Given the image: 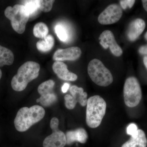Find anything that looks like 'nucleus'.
Listing matches in <instances>:
<instances>
[{
	"mask_svg": "<svg viewBox=\"0 0 147 147\" xmlns=\"http://www.w3.org/2000/svg\"><path fill=\"white\" fill-rule=\"evenodd\" d=\"M33 32L36 37L43 38L48 34L49 30L46 24L42 22H39L35 25Z\"/></svg>",
	"mask_w": 147,
	"mask_h": 147,
	"instance_id": "nucleus-19",
	"label": "nucleus"
},
{
	"mask_svg": "<svg viewBox=\"0 0 147 147\" xmlns=\"http://www.w3.org/2000/svg\"><path fill=\"white\" fill-rule=\"evenodd\" d=\"M144 63L146 68L147 69V57H145L144 58Z\"/></svg>",
	"mask_w": 147,
	"mask_h": 147,
	"instance_id": "nucleus-28",
	"label": "nucleus"
},
{
	"mask_svg": "<svg viewBox=\"0 0 147 147\" xmlns=\"http://www.w3.org/2000/svg\"><path fill=\"white\" fill-rule=\"evenodd\" d=\"M82 50L79 47H72L65 49H59L55 52L53 59L55 61H75L80 57Z\"/></svg>",
	"mask_w": 147,
	"mask_h": 147,
	"instance_id": "nucleus-12",
	"label": "nucleus"
},
{
	"mask_svg": "<svg viewBox=\"0 0 147 147\" xmlns=\"http://www.w3.org/2000/svg\"><path fill=\"white\" fill-rule=\"evenodd\" d=\"M2 76V72L1 70L0 69V80Z\"/></svg>",
	"mask_w": 147,
	"mask_h": 147,
	"instance_id": "nucleus-29",
	"label": "nucleus"
},
{
	"mask_svg": "<svg viewBox=\"0 0 147 147\" xmlns=\"http://www.w3.org/2000/svg\"><path fill=\"white\" fill-rule=\"evenodd\" d=\"M86 121L87 125L95 128L100 125L106 112V102L100 96L95 95L88 99Z\"/></svg>",
	"mask_w": 147,
	"mask_h": 147,
	"instance_id": "nucleus-3",
	"label": "nucleus"
},
{
	"mask_svg": "<svg viewBox=\"0 0 147 147\" xmlns=\"http://www.w3.org/2000/svg\"><path fill=\"white\" fill-rule=\"evenodd\" d=\"M59 121L53 117L50 121V126L53 133L47 136L43 142V147H64L66 144V138L63 132L59 129Z\"/></svg>",
	"mask_w": 147,
	"mask_h": 147,
	"instance_id": "nucleus-7",
	"label": "nucleus"
},
{
	"mask_svg": "<svg viewBox=\"0 0 147 147\" xmlns=\"http://www.w3.org/2000/svg\"><path fill=\"white\" fill-rule=\"evenodd\" d=\"M69 91L71 96L66 94L64 97L65 107L67 108L72 110L75 108L77 102H79L83 107L87 105L88 94L86 92H84L83 88L72 86Z\"/></svg>",
	"mask_w": 147,
	"mask_h": 147,
	"instance_id": "nucleus-9",
	"label": "nucleus"
},
{
	"mask_svg": "<svg viewBox=\"0 0 147 147\" xmlns=\"http://www.w3.org/2000/svg\"><path fill=\"white\" fill-rule=\"evenodd\" d=\"M139 53L142 55H147V45L142 46L139 48Z\"/></svg>",
	"mask_w": 147,
	"mask_h": 147,
	"instance_id": "nucleus-25",
	"label": "nucleus"
},
{
	"mask_svg": "<svg viewBox=\"0 0 147 147\" xmlns=\"http://www.w3.org/2000/svg\"><path fill=\"white\" fill-rule=\"evenodd\" d=\"M25 1L24 6L28 11L30 16L33 15L39 9L38 0H31V1Z\"/></svg>",
	"mask_w": 147,
	"mask_h": 147,
	"instance_id": "nucleus-21",
	"label": "nucleus"
},
{
	"mask_svg": "<svg viewBox=\"0 0 147 147\" xmlns=\"http://www.w3.org/2000/svg\"><path fill=\"white\" fill-rule=\"evenodd\" d=\"M45 115V110L39 105H34L30 108L23 107L17 113L14 121V126L20 132L27 131L32 125L42 120Z\"/></svg>",
	"mask_w": 147,
	"mask_h": 147,
	"instance_id": "nucleus-1",
	"label": "nucleus"
},
{
	"mask_svg": "<svg viewBox=\"0 0 147 147\" xmlns=\"http://www.w3.org/2000/svg\"><path fill=\"white\" fill-rule=\"evenodd\" d=\"M69 86H70V85L68 83H64L61 88L62 91L64 93L66 92L68 90L69 88Z\"/></svg>",
	"mask_w": 147,
	"mask_h": 147,
	"instance_id": "nucleus-26",
	"label": "nucleus"
},
{
	"mask_svg": "<svg viewBox=\"0 0 147 147\" xmlns=\"http://www.w3.org/2000/svg\"><path fill=\"white\" fill-rule=\"evenodd\" d=\"M147 145V139L145 132L142 129H139L137 137H131L121 147H146Z\"/></svg>",
	"mask_w": 147,
	"mask_h": 147,
	"instance_id": "nucleus-16",
	"label": "nucleus"
},
{
	"mask_svg": "<svg viewBox=\"0 0 147 147\" xmlns=\"http://www.w3.org/2000/svg\"><path fill=\"white\" fill-rule=\"evenodd\" d=\"M146 23L143 19L137 18L129 24L127 31V36L130 41L136 40L144 32Z\"/></svg>",
	"mask_w": 147,
	"mask_h": 147,
	"instance_id": "nucleus-14",
	"label": "nucleus"
},
{
	"mask_svg": "<svg viewBox=\"0 0 147 147\" xmlns=\"http://www.w3.org/2000/svg\"><path fill=\"white\" fill-rule=\"evenodd\" d=\"M40 69V65L35 62L28 61L23 64L11 80L12 89L17 92L24 90L29 83L37 78Z\"/></svg>",
	"mask_w": 147,
	"mask_h": 147,
	"instance_id": "nucleus-2",
	"label": "nucleus"
},
{
	"mask_svg": "<svg viewBox=\"0 0 147 147\" xmlns=\"http://www.w3.org/2000/svg\"><path fill=\"white\" fill-rule=\"evenodd\" d=\"M138 129L137 125L134 123H130L127 128V133L131 137H137L138 134Z\"/></svg>",
	"mask_w": 147,
	"mask_h": 147,
	"instance_id": "nucleus-23",
	"label": "nucleus"
},
{
	"mask_svg": "<svg viewBox=\"0 0 147 147\" xmlns=\"http://www.w3.org/2000/svg\"><path fill=\"white\" fill-rule=\"evenodd\" d=\"M122 14V9L120 6L113 4L107 7L100 13L98 21L102 25H111L117 22L121 18Z\"/></svg>",
	"mask_w": 147,
	"mask_h": 147,
	"instance_id": "nucleus-10",
	"label": "nucleus"
},
{
	"mask_svg": "<svg viewBox=\"0 0 147 147\" xmlns=\"http://www.w3.org/2000/svg\"><path fill=\"white\" fill-rule=\"evenodd\" d=\"M43 38L44 40H39L36 42V46L39 51L45 53L52 50L55 45V39L54 37L50 34Z\"/></svg>",
	"mask_w": 147,
	"mask_h": 147,
	"instance_id": "nucleus-18",
	"label": "nucleus"
},
{
	"mask_svg": "<svg viewBox=\"0 0 147 147\" xmlns=\"http://www.w3.org/2000/svg\"><path fill=\"white\" fill-rule=\"evenodd\" d=\"M100 44L105 49L110 48V51L116 57H120L122 55L121 48L116 42L115 36L111 31L106 30L104 31L99 36Z\"/></svg>",
	"mask_w": 147,
	"mask_h": 147,
	"instance_id": "nucleus-11",
	"label": "nucleus"
},
{
	"mask_svg": "<svg viewBox=\"0 0 147 147\" xmlns=\"http://www.w3.org/2000/svg\"><path fill=\"white\" fill-rule=\"evenodd\" d=\"M55 32L61 41L66 42L68 39V32L65 27L63 25L61 24L56 25L55 27Z\"/></svg>",
	"mask_w": 147,
	"mask_h": 147,
	"instance_id": "nucleus-20",
	"label": "nucleus"
},
{
	"mask_svg": "<svg viewBox=\"0 0 147 147\" xmlns=\"http://www.w3.org/2000/svg\"><path fill=\"white\" fill-rule=\"evenodd\" d=\"M142 4H143V7L145 10L147 11V0H142Z\"/></svg>",
	"mask_w": 147,
	"mask_h": 147,
	"instance_id": "nucleus-27",
	"label": "nucleus"
},
{
	"mask_svg": "<svg viewBox=\"0 0 147 147\" xmlns=\"http://www.w3.org/2000/svg\"><path fill=\"white\" fill-rule=\"evenodd\" d=\"M123 96L127 107L133 108L139 104L142 98V92L137 78L131 76L127 79L124 85Z\"/></svg>",
	"mask_w": 147,
	"mask_h": 147,
	"instance_id": "nucleus-6",
	"label": "nucleus"
},
{
	"mask_svg": "<svg viewBox=\"0 0 147 147\" xmlns=\"http://www.w3.org/2000/svg\"><path fill=\"white\" fill-rule=\"evenodd\" d=\"M145 38L147 40V32L145 35Z\"/></svg>",
	"mask_w": 147,
	"mask_h": 147,
	"instance_id": "nucleus-30",
	"label": "nucleus"
},
{
	"mask_svg": "<svg viewBox=\"0 0 147 147\" xmlns=\"http://www.w3.org/2000/svg\"><path fill=\"white\" fill-rule=\"evenodd\" d=\"M134 0H121L120 1L121 6L123 9H125L127 7L131 8L135 3Z\"/></svg>",
	"mask_w": 147,
	"mask_h": 147,
	"instance_id": "nucleus-24",
	"label": "nucleus"
},
{
	"mask_svg": "<svg viewBox=\"0 0 147 147\" xmlns=\"http://www.w3.org/2000/svg\"><path fill=\"white\" fill-rule=\"evenodd\" d=\"M66 144H71L74 142L85 144L88 138V133L84 128H79L74 130L67 131L66 133Z\"/></svg>",
	"mask_w": 147,
	"mask_h": 147,
	"instance_id": "nucleus-15",
	"label": "nucleus"
},
{
	"mask_svg": "<svg viewBox=\"0 0 147 147\" xmlns=\"http://www.w3.org/2000/svg\"><path fill=\"white\" fill-rule=\"evenodd\" d=\"M4 13L11 21L13 30L19 34L24 33L30 17V13L26 7L19 4L15 5L13 7L8 6L5 9Z\"/></svg>",
	"mask_w": 147,
	"mask_h": 147,
	"instance_id": "nucleus-4",
	"label": "nucleus"
},
{
	"mask_svg": "<svg viewBox=\"0 0 147 147\" xmlns=\"http://www.w3.org/2000/svg\"><path fill=\"white\" fill-rule=\"evenodd\" d=\"M14 59V55L11 50L0 45V67L11 65Z\"/></svg>",
	"mask_w": 147,
	"mask_h": 147,
	"instance_id": "nucleus-17",
	"label": "nucleus"
},
{
	"mask_svg": "<svg viewBox=\"0 0 147 147\" xmlns=\"http://www.w3.org/2000/svg\"><path fill=\"white\" fill-rule=\"evenodd\" d=\"M55 82L49 80L43 82L38 88V92L40 97L36 99L37 102H40L42 106L48 107L53 105L57 99V95L53 91Z\"/></svg>",
	"mask_w": 147,
	"mask_h": 147,
	"instance_id": "nucleus-8",
	"label": "nucleus"
},
{
	"mask_svg": "<svg viewBox=\"0 0 147 147\" xmlns=\"http://www.w3.org/2000/svg\"><path fill=\"white\" fill-rule=\"evenodd\" d=\"M55 1L53 0H38L39 9L43 12H49L52 9Z\"/></svg>",
	"mask_w": 147,
	"mask_h": 147,
	"instance_id": "nucleus-22",
	"label": "nucleus"
},
{
	"mask_svg": "<svg viewBox=\"0 0 147 147\" xmlns=\"http://www.w3.org/2000/svg\"><path fill=\"white\" fill-rule=\"evenodd\" d=\"M53 69L58 77L64 81L74 82L78 78L76 74L69 71L67 65L63 62L55 61L53 63Z\"/></svg>",
	"mask_w": 147,
	"mask_h": 147,
	"instance_id": "nucleus-13",
	"label": "nucleus"
},
{
	"mask_svg": "<svg viewBox=\"0 0 147 147\" xmlns=\"http://www.w3.org/2000/svg\"><path fill=\"white\" fill-rule=\"evenodd\" d=\"M88 72L92 81L100 86H108L113 82L112 73L102 62L97 59H94L90 62Z\"/></svg>",
	"mask_w": 147,
	"mask_h": 147,
	"instance_id": "nucleus-5",
	"label": "nucleus"
}]
</instances>
